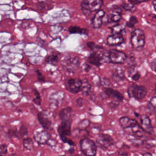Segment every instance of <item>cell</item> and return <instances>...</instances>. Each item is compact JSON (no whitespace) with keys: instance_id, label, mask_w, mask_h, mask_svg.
<instances>
[{"instance_id":"13","label":"cell","mask_w":156,"mask_h":156,"mask_svg":"<svg viewBox=\"0 0 156 156\" xmlns=\"http://www.w3.org/2000/svg\"><path fill=\"white\" fill-rule=\"evenodd\" d=\"M124 41V39L121 34H112L108 36L107 38V42L110 46H119Z\"/></svg>"},{"instance_id":"32","label":"cell","mask_w":156,"mask_h":156,"mask_svg":"<svg viewBox=\"0 0 156 156\" xmlns=\"http://www.w3.org/2000/svg\"><path fill=\"white\" fill-rule=\"evenodd\" d=\"M138 23V20L137 18H136V16H132L130 18L129 21L127 23L126 25L129 27H131V28H133L135 25Z\"/></svg>"},{"instance_id":"15","label":"cell","mask_w":156,"mask_h":156,"mask_svg":"<svg viewBox=\"0 0 156 156\" xmlns=\"http://www.w3.org/2000/svg\"><path fill=\"white\" fill-rule=\"evenodd\" d=\"M102 59H103L102 54L96 51L93 52L89 55L88 61L90 63L93 65L99 66L101 65Z\"/></svg>"},{"instance_id":"37","label":"cell","mask_w":156,"mask_h":156,"mask_svg":"<svg viewBox=\"0 0 156 156\" xmlns=\"http://www.w3.org/2000/svg\"><path fill=\"white\" fill-rule=\"evenodd\" d=\"M7 134H8L9 137H12V136L17 137L18 136V132L16 129H10V130H9L8 132H7Z\"/></svg>"},{"instance_id":"40","label":"cell","mask_w":156,"mask_h":156,"mask_svg":"<svg viewBox=\"0 0 156 156\" xmlns=\"http://www.w3.org/2000/svg\"><path fill=\"white\" fill-rule=\"evenodd\" d=\"M76 104L79 107H82L83 104V99L82 98H79L76 99Z\"/></svg>"},{"instance_id":"36","label":"cell","mask_w":156,"mask_h":156,"mask_svg":"<svg viewBox=\"0 0 156 156\" xmlns=\"http://www.w3.org/2000/svg\"><path fill=\"white\" fill-rule=\"evenodd\" d=\"M7 153V146L6 144H0V155H5Z\"/></svg>"},{"instance_id":"27","label":"cell","mask_w":156,"mask_h":156,"mask_svg":"<svg viewBox=\"0 0 156 156\" xmlns=\"http://www.w3.org/2000/svg\"><path fill=\"white\" fill-rule=\"evenodd\" d=\"M125 29V26L122 24H117L114 26H113L111 28V31L112 34H121V32L124 30Z\"/></svg>"},{"instance_id":"43","label":"cell","mask_w":156,"mask_h":156,"mask_svg":"<svg viewBox=\"0 0 156 156\" xmlns=\"http://www.w3.org/2000/svg\"><path fill=\"white\" fill-rule=\"evenodd\" d=\"M151 66L152 69L153 71H154L155 72H156V59L154 60L151 62Z\"/></svg>"},{"instance_id":"21","label":"cell","mask_w":156,"mask_h":156,"mask_svg":"<svg viewBox=\"0 0 156 156\" xmlns=\"http://www.w3.org/2000/svg\"><path fill=\"white\" fill-rule=\"evenodd\" d=\"M64 98V94L63 92H57V93L52 94L50 97V100L52 102L58 104L60 103Z\"/></svg>"},{"instance_id":"31","label":"cell","mask_w":156,"mask_h":156,"mask_svg":"<svg viewBox=\"0 0 156 156\" xmlns=\"http://www.w3.org/2000/svg\"><path fill=\"white\" fill-rule=\"evenodd\" d=\"M100 83L102 87H105V88H111L112 86V84L111 82L110 81V80L108 78H106V77H104V78L101 79Z\"/></svg>"},{"instance_id":"9","label":"cell","mask_w":156,"mask_h":156,"mask_svg":"<svg viewBox=\"0 0 156 156\" xmlns=\"http://www.w3.org/2000/svg\"><path fill=\"white\" fill-rule=\"evenodd\" d=\"M96 143L100 147L105 149L113 145L115 143V141L111 136L107 134L102 133L99 135L96 138Z\"/></svg>"},{"instance_id":"10","label":"cell","mask_w":156,"mask_h":156,"mask_svg":"<svg viewBox=\"0 0 156 156\" xmlns=\"http://www.w3.org/2000/svg\"><path fill=\"white\" fill-rule=\"evenodd\" d=\"M50 133L46 131L42 130L41 132L36 133L34 136V139L38 144H45L47 143L48 140L50 139Z\"/></svg>"},{"instance_id":"45","label":"cell","mask_w":156,"mask_h":156,"mask_svg":"<svg viewBox=\"0 0 156 156\" xmlns=\"http://www.w3.org/2000/svg\"><path fill=\"white\" fill-rule=\"evenodd\" d=\"M143 155H144V156H145V155H152V154L149 152H146V153H144L143 154Z\"/></svg>"},{"instance_id":"24","label":"cell","mask_w":156,"mask_h":156,"mask_svg":"<svg viewBox=\"0 0 156 156\" xmlns=\"http://www.w3.org/2000/svg\"><path fill=\"white\" fill-rule=\"evenodd\" d=\"M91 90V85L88 82V81L85 79L83 81H82V86L80 88V91L84 95H87Z\"/></svg>"},{"instance_id":"23","label":"cell","mask_w":156,"mask_h":156,"mask_svg":"<svg viewBox=\"0 0 156 156\" xmlns=\"http://www.w3.org/2000/svg\"><path fill=\"white\" fill-rule=\"evenodd\" d=\"M68 31L70 34H87V30L86 29L81 28L77 26H70L68 28Z\"/></svg>"},{"instance_id":"17","label":"cell","mask_w":156,"mask_h":156,"mask_svg":"<svg viewBox=\"0 0 156 156\" xmlns=\"http://www.w3.org/2000/svg\"><path fill=\"white\" fill-rule=\"evenodd\" d=\"M37 119L42 127L45 130L49 129L51 126V120L48 118H47L43 112L38 113Z\"/></svg>"},{"instance_id":"28","label":"cell","mask_w":156,"mask_h":156,"mask_svg":"<svg viewBox=\"0 0 156 156\" xmlns=\"http://www.w3.org/2000/svg\"><path fill=\"white\" fill-rule=\"evenodd\" d=\"M33 91H34V93L35 95V98H34L32 99L33 102L37 105H40L41 102V98L39 92L35 88L33 89Z\"/></svg>"},{"instance_id":"3","label":"cell","mask_w":156,"mask_h":156,"mask_svg":"<svg viewBox=\"0 0 156 156\" xmlns=\"http://www.w3.org/2000/svg\"><path fill=\"white\" fill-rule=\"evenodd\" d=\"M80 149L82 152L85 155H95L97 151V146L91 140L84 138L80 141Z\"/></svg>"},{"instance_id":"41","label":"cell","mask_w":156,"mask_h":156,"mask_svg":"<svg viewBox=\"0 0 156 156\" xmlns=\"http://www.w3.org/2000/svg\"><path fill=\"white\" fill-rule=\"evenodd\" d=\"M150 104L152 106H153L154 107L156 108V97H152L151 99H150Z\"/></svg>"},{"instance_id":"30","label":"cell","mask_w":156,"mask_h":156,"mask_svg":"<svg viewBox=\"0 0 156 156\" xmlns=\"http://www.w3.org/2000/svg\"><path fill=\"white\" fill-rule=\"evenodd\" d=\"M90 124V121L88 119H84L82 121H80L78 124L79 129L80 130H85L88 127H89Z\"/></svg>"},{"instance_id":"18","label":"cell","mask_w":156,"mask_h":156,"mask_svg":"<svg viewBox=\"0 0 156 156\" xmlns=\"http://www.w3.org/2000/svg\"><path fill=\"white\" fill-rule=\"evenodd\" d=\"M112 76L113 80L117 83L122 82L126 79L124 70L121 68H116L114 69L112 71Z\"/></svg>"},{"instance_id":"5","label":"cell","mask_w":156,"mask_h":156,"mask_svg":"<svg viewBox=\"0 0 156 156\" xmlns=\"http://www.w3.org/2000/svg\"><path fill=\"white\" fill-rule=\"evenodd\" d=\"M127 93L130 98H134L136 99L140 100L146 96L147 90L144 86L132 84L128 88Z\"/></svg>"},{"instance_id":"29","label":"cell","mask_w":156,"mask_h":156,"mask_svg":"<svg viewBox=\"0 0 156 156\" xmlns=\"http://www.w3.org/2000/svg\"><path fill=\"white\" fill-rule=\"evenodd\" d=\"M28 134V130L27 128L24 126V125H21L20 127V130L18 132V136L17 138H22L24 136L27 135Z\"/></svg>"},{"instance_id":"7","label":"cell","mask_w":156,"mask_h":156,"mask_svg":"<svg viewBox=\"0 0 156 156\" xmlns=\"http://www.w3.org/2000/svg\"><path fill=\"white\" fill-rule=\"evenodd\" d=\"M108 58L110 62L115 64H122L127 60L126 54L116 49H110L108 52Z\"/></svg>"},{"instance_id":"11","label":"cell","mask_w":156,"mask_h":156,"mask_svg":"<svg viewBox=\"0 0 156 156\" xmlns=\"http://www.w3.org/2000/svg\"><path fill=\"white\" fill-rule=\"evenodd\" d=\"M105 13V12L101 9H99L97 11V12L91 19V25L93 28L98 29L101 27L102 24V20Z\"/></svg>"},{"instance_id":"20","label":"cell","mask_w":156,"mask_h":156,"mask_svg":"<svg viewBox=\"0 0 156 156\" xmlns=\"http://www.w3.org/2000/svg\"><path fill=\"white\" fill-rule=\"evenodd\" d=\"M105 93L108 96L111 97L112 98H114L119 101H122L124 99V97L120 92H119L118 91L114 90L112 88H105Z\"/></svg>"},{"instance_id":"19","label":"cell","mask_w":156,"mask_h":156,"mask_svg":"<svg viewBox=\"0 0 156 156\" xmlns=\"http://www.w3.org/2000/svg\"><path fill=\"white\" fill-rule=\"evenodd\" d=\"M73 114V111L72 108L68 107L62 109L58 113V116H59V118L61 119V121L66 120V119H72Z\"/></svg>"},{"instance_id":"26","label":"cell","mask_w":156,"mask_h":156,"mask_svg":"<svg viewBox=\"0 0 156 156\" xmlns=\"http://www.w3.org/2000/svg\"><path fill=\"white\" fill-rule=\"evenodd\" d=\"M23 146L27 150H32L33 147H34V141L31 138L29 137H27L23 139Z\"/></svg>"},{"instance_id":"46","label":"cell","mask_w":156,"mask_h":156,"mask_svg":"<svg viewBox=\"0 0 156 156\" xmlns=\"http://www.w3.org/2000/svg\"><path fill=\"white\" fill-rule=\"evenodd\" d=\"M155 94H156V87H155Z\"/></svg>"},{"instance_id":"6","label":"cell","mask_w":156,"mask_h":156,"mask_svg":"<svg viewBox=\"0 0 156 156\" xmlns=\"http://www.w3.org/2000/svg\"><path fill=\"white\" fill-rule=\"evenodd\" d=\"M80 61L77 57L73 55L67 56L62 62L63 68L69 73L75 72L79 68Z\"/></svg>"},{"instance_id":"44","label":"cell","mask_w":156,"mask_h":156,"mask_svg":"<svg viewBox=\"0 0 156 156\" xmlns=\"http://www.w3.org/2000/svg\"><path fill=\"white\" fill-rule=\"evenodd\" d=\"M152 5H153V6H154V9H155V11H156V0H154V1H152Z\"/></svg>"},{"instance_id":"34","label":"cell","mask_w":156,"mask_h":156,"mask_svg":"<svg viewBox=\"0 0 156 156\" xmlns=\"http://www.w3.org/2000/svg\"><path fill=\"white\" fill-rule=\"evenodd\" d=\"M35 73H36L37 76V79L39 82H40L41 83H43V82H46V79H45L44 76L43 75V74L41 73V71L39 69L36 70Z\"/></svg>"},{"instance_id":"2","label":"cell","mask_w":156,"mask_h":156,"mask_svg":"<svg viewBox=\"0 0 156 156\" xmlns=\"http://www.w3.org/2000/svg\"><path fill=\"white\" fill-rule=\"evenodd\" d=\"M102 5V0H82L80 9L83 14L88 16L91 12L99 10Z\"/></svg>"},{"instance_id":"33","label":"cell","mask_w":156,"mask_h":156,"mask_svg":"<svg viewBox=\"0 0 156 156\" xmlns=\"http://www.w3.org/2000/svg\"><path fill=\"white\" fill-rule=\"evenodd\" d=\"M122 7L123 9H124L126 10H129V11H132L133 12L135 10V7L134 4H132L131 2H129V3H124L122 5Z\"/></svg>"},{"instance_id":"1","label":"cell","mask_w":156,"mask_h":156,"mask_svg":"<svg viewBox=\"0 0 156 156\" xmlns=\"http://www.w3.org/2000/svg\"><path fill=\"white\" fill-rule=\"evenodd\" d=\"M72 119L62 120L57 128L58 133L60 138L63 143H68L70 146H74L75 143L70 139L67 138V136L71 134V126Z\"/></svg>"},{"instance_id":"38","label":"cell","mask_w":156,"mask_h":156,"mask_svg":"<svg viewBox=\"0 0 156 156\" xmlns=\"http://www.w3.org/2000/svg\"><path fill=\"white\" fill-rule=\"evenodd\" d=\"M119 104V101H112L111 102L110 104H109V107L110 108L112 109H114V108H116L118 107Z\"/></svg>"},{"instance_id":"25","label":"cell","mask_w":156,"mask_h":156,"mask_svg":"<svg viewBox=\"0 0 156 156\" xmlns=\"http://www.w3.org/2000/svg\"><path fill=\"white\" fill-rule=\"evenodd\" d=\"M128 73H129V76H130L132 79L134 81H137L140 78V73L137 71L134 67L130 68L128 70Z\"/></svg>"},{"instance_id":"16","label":"cell","mask_w":156,"mask_h":156,"mask_svg":"<svg viewBox=\"0 0 156 156\" xmlns=\"http://www.w3.org/2000/svg\"><path fill=\"white\" fill-rule=\"evenodd\" d=\"M121 9L116 7L112 9L108 14L107 19L110 22H118L121 18Z\"/></svg>"},{"instance_id":"35","label":"cell","mask_w":156,"mask_h":156,"mask_svg":"<svg viewBox=\"0 0 156 156\" xmlns=\"http://www.w3.org/2000/svg\"><path fill=\"white\" fill-rule=\"evenodd\" d=\"M87 46L91 49V50H96V49H99L101 48V47L97 44H96L94 43L93 42H87Z\"/></svg>"},{"instance_id":"39","label":"cell","mask_w":156,"mask_h":156,"mask_svg":"<svg viewBox=\"0 0 156 156\" xmlns=\"http://www.w3.org/2000/svg\"><path fill=\"white\" fill-rule=\"evenodd\" d=\"M149 0H129V1L130 2H131L132 4L135 5V4H138L142 2H145L147 1H149Z\"/></svg>"},{"instance_id":"42","label":"cell","mask_w":156,"mask_h":156,"mask_svg":"<svg viewBox=\"0 0 156 156\" xmlns=\"http://www.w3.org/2000/svg\"><path fill=\"white\" fill-rule=\"evenodd\" d=\"M44 5H45L44 2H38V4H37V7L40 10L43 9V8H44Z\"/></svg>"},{"instance_id":"12","label":"cell","mask_w":156,"mask_h":156,"mask_svg":"<svg viewBox=\"0 0 156 156\" xmlns=\"http://www.w3.org/2000/svg\"><path fill=\"white\" fill-rule=\"evenodd\" d=\"M119 123L123 129L132 128L139 125L136 120L127 116H122L119 119Z\"/></svg>"},{"instance_id":"14","label":"cell","mask_w":156,"mask_h":156,"mask_svg":"<svg viewBox=\"0 0 156 156\" xmlns=\"http://www.w3.org/2000/svg\"><path fill=\"white\" fill-rule=\"evenodd\" d=\"M140 121L141 124V128L143 131L149 133H152L153 132V128L149 117L146 115H142L140 117Z\"/></svg>"},{"instance_id":"8","label":"cell","mask_w":156,"mask_h":156,"mask_svg":"<svg viewBox=\"0 0 156 156\" xmlns=\"http://www.w3.org/2000/svg\"><path fill=\"white\" fill-rule=\"evenodd\" d=\"M82 83V81L79 78H72L66 81L65 87L68 91L73 94H76L80 91Z\"/></svg>"},{"instance_id":"4","label":"cell","mask_w":156,"mask_h":156,"mask_svg":"<svg viewBox=\"0 0 156 156\" xmlns=\"http://www.w3.org/2000/svg\"><path fill=\"white\" fill-rule=\"evenodd\" d=\"M130 42L134 49L142 48L145 43V35L143 30L140 29H135L132 33Z\"/></svg>"},{"instance_id":"22","label":"cell","mask_w":156,"mask_h":156,"mask_svg":"<svg viewBox=\"0 0 156 156\" xmlns=\"http://www.w3.org/2000/svg\"><path fill=\"white\" fill-rule=\"evenodd\" d=\"M58 55L59 54H52L50 55H48L46 58H45V62L48 63H49L51 65H57L58 60H59V57H58Z\"/></svg>"}]
</instances>
